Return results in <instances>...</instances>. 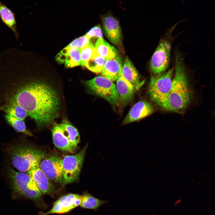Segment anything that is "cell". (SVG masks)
I'll return each mask as SVG.
<instances>
[{
  "instance_id": "1",
  "label": "cell",
  "mask_w": 215,
  "mask_h": 215,
  "mask_svg": "<svg viewBox=\"0 0 215 215\" xmlns=\"http://www.w3.org/2000/svg\"><path fill=\"white\" fill-rule=\"evenodd\" d=\"M175 75L170 92L162 108L177 113H182L188 107L192 93L185 68L179 53L175 60Z\"/></svg>"
},
{
  "instance_id": "2",
  "label": "cell",
  "mask_w": 215,
  "mask_h": 215,
  "mask_svg": "<svg viewBox=\"0 0 215 215\" xmlns=\"http://www.w3.org/2000/svg\"><path fill=\"white\" fill-rule=\"evenodd\" d=\"M7 151L13 166L23 172H27L39 165L46 155L43 150L27 143L24 140L10 145Z\"/></svg>"
},
{
  "instance_id": "3",
  "label": "cell",
  "mask_w": 215,
  "mask_h": 215,
  "mask_svg": "<svg viewBox=\"0 0 215 215\" xmlns=\"http://www.w3.org/2000/svg\"><path fill=\"white\" fill-rule=\"evenodd\" d=\"M7 170L8 177L15 193L33 200L40 206H46L42 199V194L27 173L17 171L10 166Z\"/></svg>"
},
{
  "instance_id": "4",
  "label": "cell",
  "mask_w": 215,
  "mask_h": 215,
  "mask_svg": "<svg viewBox=\"0 0 215 215\" xmlns=\"http://www.w3.org/2000/svg\"><path fill=\"white\" fill-rule=\"evenodd\" d=\"M173 69L157 76H151L148 87L150 99L162 107L170 92L172 85Z\"/></svg>"
},
{
  "instance_id": "5",
  "label": "cell",
  "mask_w": 215,
  "mask_h": 215,
  "mask_svg": "<svg viewBox=\"0 0 215 215\" xmlns=\"http://www.w3.org/2000/svg\"><path fill=\"white\" fill-rule=\"evenodd\" d=\"M85 83L92 93L107 100L113 107L118 105L119 96L116 85L112 81L99 76Z\"/></svg>"
},
{
  "instance_id": "6",
  "label": "cell",
  "mask_w": 215,
  "mask_h": 215,
  "mask_svg": "<svg viewBox=\"0 0 215 215\" xmlns=\"http://www.w3.org/2000/svg\"><path fill=\"white\" fill-rule=\"evenodd\" d=\"M87 146H86L77 153L65 156L62 159L64 184L72 183L78 179Z\"/></svg>"
},
{
  "instance_id": "7",
  "label": "cell",
  "mask_w": 215,
  "mask_h": 215,
  "mask_svg": "<svg viewBox=\"0 0 215 215\" xmlns=\"http://www.w3.org/2000/svg\"><path fill=\"white\" fill-rule=\"evenodd\" d=\"M171 48L169 41L165 39L160 41L150 63V71L154 76L164 73L168 68L170 61Z\"/></svg>"
},
{
  "instance_id": "8",
  "label": "cell",
  "mask_w": 215,
  "mask_h": 215,
  "mask_svg": "<svg viewBox=\"0 0 215 215\" xmlns=\"http://www.w3.org/2000/svg\"><path fill=\"white\" fill-rule=\"evenodd\" d=\"M39 166L51 181L63 183L62 159L59 156L54 155L45 156L41 161Z\"/></svg>"
},
{
  "instance_id": "9",
  "label": "cell",
  "mask_w": 215,
  "mask_h": 215,
  "mask_svg": "<svg viewBox=\"0 0 215 215\" xmlns=\"http://www.w3.org/2000/svg\"><path fill=\"white\" fill-rule=\"evenodd\" d=\"M100 18L106 36L112 43L119 45L121 41L122 33L119 21L110 10L101 15Z\"/></svg>"
},
{
  "instance_id": "10",
  "label": "cell",
  "mask_w": 215,
  "mask_h": 215,
  "mask_svg": "<svg viewBox=\"0 0 215 215\" xmlns=\"http://www.w3.org/2000/svg\"><path fill=\"white\" fill-rule=\"evenodd\" d=\"M82 197V196L79 194L71 193L64 195L55 202L50 210L43 213L42 215L67 213L80 205Z\"/></svg>"
},
{
  "instance_id": "11",
  "label": "cell",
  "mask_w": 215,
  "mask_h": 215,
  "mask_svg": "<svg viewBox=\"0 0 215 215\" xmlns=\"http://www.w3.org/2000/svg\"><path fill=\"white\" fill-rule=\"evenodd\" d=\"M42 194L53 196L55 191L54 186L51 181L40 168L39 165L27 172Z\"/></svg>"
},
{
  "instance_id": "12",
  "label": "cell",
  "mask_w": 215,
  "mask_h": 215,
  "mask_svg": "<svg viewBox=\"0 0 215 215\" xmlns=\"http://www.w3.org/2000/svg\"><path fill=\"white\" fill-rule=\"evenodd\" d=\"M152 105L145 101H139L132 107L123 120L122 124H126L141 119L153 113Z\"/></svg>"
},
{
  "instance_id": "13",
  "label": "cell",
  "mask_w": 215,
  "mask_h": 215,
  "mask_svg": "<svg viewBox=\"0 0 215 215\" xmlns=\"http://www.w3.org/2000/svg\"><path fill=\"white\" fill-rule=\"evenodd\" d=\"M122 66L121 59L117 55L106 60L101 75L112 82L116 81L122 75Z\"/></svg>"
},
{
  "instance_id": "14",
  "label": "cell",
  "mask_w": 215,
  "mask_h": 215,
  "mask_svg": "<svg viewBox=\"0 0 215 215\" xmlns=\"http://www.w3.org/2000/svg\"><path fill=\"white\" fill-rule=\"evenodd\" d=\"M122 75L133 86L135 90H139L144 84L141 82L139 73L131 61L126 57L122 66Z\"/></svg>"
},
{
  "instance_id": "15",
  "label": "cell",
  "mask_w": 215,
  "mask_h": 215,
  "mask_svg": "<svg viewBox=\"0 0 215 215\" xmlns=\"http://www.w3.org/2000/svg\"><path fill=\"white\" fill-rule=\"evenodd\" d=\"M116 85L119 100L124 104L130 102L133 98L135 90L133 85L122 75L117 80Z\"/></svg>"
},
{
  "instance_id": "16",
  "label": "cell",
  "mask_w": 215,
  "mask_h": 215,
  "mask_svg": "<svg viewBox=\"0 0 215 215\" xmlns=\"http://www.w3.org/2000/svg\"><path fill=\"white\" fill-rule=\"evenodd\" d=\"M52 134L54 144L59 149L70 152L74 150L75 148L64 134L59 124L56 125L53 127Z\"/></svg>"
},
{
  "instance_id": "17",
  "label": "cell",
  "mask_w": 215,
  "mask_h": 215,
  "mask_svg": "<svg viewBox=\"0 0 215 215\" xmlns=\"http://www.w3.org/2000/svg\"><path fill=\"white\" fill-rule=\"evenodd\" d=\"M0 17L2 22L11 30L16 39H18L19 33L17 30L14 14L0 1Z\"/></svg>"
},
{
  "instance_id": "18",
  "label": "cell",
  "mask_w": 215,
  "mask_h": 215,
  "mask_svg": "<svg viewBox=\"0 0 215 215\" xmlns=\"http://www.w3.org/2000/svg\"><path fill=\"white\" fill-rule=\"evenodd\" d=\"M95 47L97 53L106 59L114 58L118 55L117 50L103 38L97 40Z\"/></svg>"
},
{
  "instance_id": "19",
  "label": "cell",
  "mask_w": 215,
  "mask_h": 215,
  "mask_svg": "<svg viewBox=\"0 0 215 215\" xmlns=\"http://www.w3.org/2000/svg\"><path fill=\"white\" fill-rule=\"evenodd\" d=\"M80 206L82 208L93 209L95 211L109 201L99 199L88 193L84 194L82 196Z\"/></svg>"
},
{
  "instance_id": "20",
  "label": "cell",
  "mask_w": 215,
  "mask_h": 215,
  "mask_svg": "<svg viewBox=\"0 0 215 215\" xmlns=\"http://www.w3.org/2000/svg\"><path fill=\"white\" fill-rule=\"evenodd\" d=\"M63 133L75 148L80 140V136L77 129L71 125L67 123L59 124Z\"/></svg>"
},
{
  "instance_id": "21",
  "label": "cell",
  "mask_w": 215,
  "mask_h": 215,
  "mask_svg": "<svg viewBox=\"0 0 215 215\" xmlns=\"http://www.w3.org/2000/svg\"><path fill=\"white\" fill-rule=\"evenodd\" d=\"M67 53L65 61V66L72 67L81 64V58L80 50L76 48H68L67 47Z\"/></svg>"
},
{
  "instance_id": "22",
  "label": "cell",
  "mask_w": 215,
  "mask_h": 215,
  "mask_svg": "<svg viewBox=\"0 0 215 215\" xmlns=\"http://www.w3.org/2000/svg\"><path fill=\"white\" fill-rule=\"evenodd\" d=\"M106 60L96 53L88 60L85 66L89 70L93 72L101 73L104 66Z\"/></svg>"
},
{
  "instance_id": "23",
  "label": "cell",
  "mask_w": 215,
  "mask_h": 215,
  "mask_svg": "<svg viewBox=\"0 0 215 215\" xmlns=\"http://www.w3.org/2000/svg\"><path fill=\"white\" fill-rule=\"evenodd\" d=\"M4 117L7 123L16 131L22 133L27 136H32V133L27 129L24 121L17 119L10 115H5Z\"/></svg>"
},
{
  "instance_id": "24",
  "label": "cell",
  "mask_w": 215,
  "mask_h": 215,
  "mask_svg": "<svg viewBox=\"0 0 215 215\" xmlns=\"http://www.w3.org/2000/svg\"><path fill=\"white\" fill-rule=\"evenodd\" d=\"M80 50L81 64L82 66H85L88 60L96 53L95 46L90 41L88 44Z\"/></svg>"
},
{
  "instance_id": "25",
  "label": "cell",
  "mask_w": 215,
  "mask_h": 215,
  "mask_svg": "<svg viewBox=\"0 0 215 215\" xmlns=\"http://www.w3.org/2000/svg\"><path fill=\"white\" fill-rule=\"evenodd\" d=\"M4 115H12L16 118L24 121L25 119L28 116L27 112L18 105L7 107L2 110Z\"/></svg>"
},
{
  "instance_id": "26",
  "label": "cell",
  "mask_w": 215,
  "mask_h": 215,
  "mask_svg": "<svg viewBox=\"0 0 215 215\" xmlns=\"http://www.w3.org/2000/svg\"><path fill=\"white\" fill-rule=\"evenodd\" d=\"M90 39L85 35L74 40L67 47L68 48H76L80 50L89 44Z\"/></svg>"
},
{
  "instance_id": "27",
  "label": "cell",
  "mask_w": 215,
  "mask_h": 215,
  "mask_svg": "<svg viewBox=\"0 0 215 215\" xmlns=\"http://www.w3.org/2000/svg\"><path fill=\"white\" fill-rule=\"evenodd\" d=\"M86 35L90 39L94 37L102 38V33L101 26L99 25L95 26L87 32Z\"/></svg>"
},
{
  "instance_id": "28",
  "label": "cell",
  "mask_w": 215,
  "mask_h": 215,
  "mask_svg": "<svg viewBox=\"0 0 215 215\" xmlns=\"http://www.w3.org/2000/svg\"><path fill=\"white\" fill-rule=\"evenodd\" d=\"M67 53V48L65 47L56 56V59L60 63H63L65 62Z\"/></svg>"
}]
</instances>
